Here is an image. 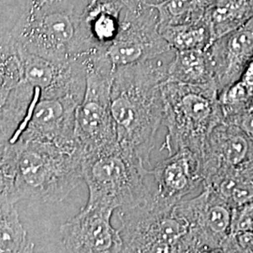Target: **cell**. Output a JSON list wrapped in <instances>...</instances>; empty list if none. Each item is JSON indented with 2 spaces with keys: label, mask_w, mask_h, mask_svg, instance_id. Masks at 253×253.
Instances as JSON below:
<instances>
[{
  "label": "cell",
  "mask_w": 253,
  "mask_h": 253,
  "mask_svg": "<svg viewBox=\"0 0 253 253\" xmlns=\"http://www.w3.org/2000/svg\"><path fill=\"white\" fill-rule=\"evenodd\" d=\"M174 51L115 70L111 112L119 147L150 167V154L163 120L162 84Z\"/></svg>",
  "instance_id": "6da1fadb"
},
{
  "label": "cell",
  "mask_w": 253,
  "mask_h": 253,
  "mask_svg": "<svg viewBox=\"0 0 253 253\" xmlns=\"http://www.w3.org/2000/svg\"><path fill=\"white\" fill-rule=\"evenodd\" d=\"M163 125L167 134L162 150L169 155L181 148L202 153L215 126L224 121L215 84H190L166 80L162 84Z\"/></svg>",
  "instance_id": "7a4b0ae2"
},
{
  "label": "cell",
  "mask_w": 253,
  "mask_h": 253,
  "mask_svg": "<svg viewBox=\"0 0 253 253\" xmlns=\"http://www.w3.org/2000/svg\"><path fill=\"white\" fill-rule=\"evenodd\" d=\"M15 145L18 146L13 193L16 202L58 203L66 199L83 180L81 150L41 141Z\"/></svg>",
  "instance_id": "3957f363"
},
{
  "label": "cell",
  "mask_w": 253,
  "mask_h": 253,
  "mask_svg": "<svg viewBox=\"0 0 253 253\" xmlns=\"http://www.w3.org/2000/svg\"><path fill=\"white\" fill-rule=\"evenodd\" d=\"M119 145L84 154L83 180L88 189L86 205L112 210L137 206L154 194L147 179L152 170Z\"/></svg>",
  "instance_id": "277c9868"
},
{
  "label": "cell",
  "mask_w": 253,
  "mask_h": 253,
  "mask_svg": "<svg viewBox=\"0 0 253 253\" xmlns=\"http://www.w3.org/2000/svg\"><path fill=\"white\" fill-rule=\"evenodd\" d=\"M61 2L40 5L30 0L10 33L22 48L46 59H85L92 53L80 31L82 11Z\"/></svg>",
  "instance_id": "5b68a950"
},
{
  "label": "cell",
  "mask_w": 253,
  "mask_h": 253,
  "mask_svg": "<svg viewBox=\"0 0 253 253\" xmlns=\"http://www.w3.org/2000/svg\"><path fill=\"white\" fill-rule=\"evenodd\" d=\"M122 253H189L190 225L155 192L145 202L118 209Z\"/></svg>",
  "instance_id": "8992f818"
},
{
  "label": "cell",
  "mask_w": 253,
  "mask_h": 253,
  "mask_svg": "<svg viewBox=\"0 0 253 253\" xmlns=\"http://www.w3.org/2000/svg\"><path fill=\"white\" fill-rule=\"evenodd\" d=\"M85 88L75 115V139L84 154L118 145L111 112V90L115 68L106 52L84 59Z\"/></svg>",
  "instance_id": "52a82bcc"
},
{
  "label": "cell",
  "mask_w": 253,
  "mask_h": 253,
  "mask_svg": "<svg viewBox=\"0 0 253 253\" xmlns=\"http://www.w3.org/2000/svg\"><path fill=\"white\" fill-rule=\"evenodd\" d=\"M125 10L118 37L106 50L115 70L173 51L161 33L153 6L142 3L135 9Z\"/></svg>",
  "instance_id": "ba28073f"
},
{
  "label": "cell",
  "mask_w": 253,
  "mask_h": 253,
  "mask_svg": "<svg viewBox=\"0 0 253 253\" xmlns=\"http://www.w3.org/2000/svg\"><path fill=\"white\" fill-rule=\"evenodd\" d=\"M202 188L196 197L175 204L190 225L189 253H222L232 234L234 208L214 190Z\"/></svg>",
  "instance_id": "9c48e42d"
},
{
  "label": "cell",
  "mask_w": 253,
  "mask_h": 253,
  "mask_svg": "<svg viewBox=\"0 0 253 253\" xmlns=\"http://www.w3.org/2000/svg\"><path fill=\"white\" fill-rule=\"evenodd\" d=\"M33 90V100L11 144L41 141L82 151L75 139V115L82 100L72 96L42 99L39 89Z\"/></svg>",
  "instance_id": "30bf717a"
},
{
  "label": "cell",
  "mask_w": 253,
  "mask_h": 253,
  "mask_svg": "<svg viewBox=\"0 0 253 253\" xmlns=\"http://www.w3.org/2000/svg\"><path fill=\"white\" fill-rule=\"evenodd\" d=\"M253 169V140L232 123L222 121L208 136L201 153L202 187L228 174Z\"/></svg>",
  "instance_id": "8fae6325"
},
{
  "label": "cell",
  "mask_w": 253,
  "mask_h": 253,
  "mask_svg": "<svg viewBox=\"0 0 253 253\" xmlns=\"http://www.w3.org/2000/svg\"><path fill=\"white\" fill-rule=\"evenodd\" d=\"M24 81L40 90L41 98L72 96L82 100L85 88L84 59L53 61L31 54L19 45Z\"/></svg>",
  "instance_id": "7c38bea8"
},
{
  "label": "cell",
  "mask_w": 253,
  "mask_h": 253,
  "mask_svg": "<svg viewBox=\"0 0 253 253\" xmlns=\"http://www.w3.org/2000/svg\"><path fill=\"white\" fill-rule=\"evenodd\" d=\"M114 210L87 206L63 223L59 233L68 253H116L123 252L119 229L111 224Z\"/></svg>",
  "instance_id": "4fadbf2b"
},
{
  "label": "cell",
  "mask_w": 253,
  "mask_h": 253,
  "mask_svg": "<svg viewBox=\"0 0 253 253\" xmlns=\"http://www.w3.org/2000/svg\"><path fill=\"white\" fill-rule=\"evenodd\" d=\"M218 96L237 81L253 58V18L208 49Z\"/></svg>",
  "instance_id": "5bb4252c"
},
{
  "label": "cell",
  "mask_w": 253,
  "mask_h": 253,
  "mask_svg": "<svg viewBox=\"0 0 253 253\" xmlns=\"http://www.w3.org/2000/svg\"><path fill=\"white\" fill-rule=\"evenodd\" d=\"M152 176L157 186L155 193L176 204L202 187L201 156L188 148L178 149L152 169Z\"/></svg>",
  "instance_id": "9a60e30c"
},
{
  "label": "cell",
  "mask_w": 253,
  "mask_h": 253,
  "mask_svg": "<svg viewBox=\"0 0 253 253\" xmlns=\"http://www.w3.org/2000/svg\"><path fill=\"white\" fill-rule=\"evenodd\" d=\"M127 0H89L82 10V33L92 47L106 52L117 39L121 27V12Z\"/></svg>",
  "instance_id": "2e32d148"
},
{
  "label": "cell",
  "mask_w": 253,
  "mask_h": 253,
  "mask_svg": "<svg viewBox=\"0 0 253 253\" xmlns=\"http://www.w3.org/2000/svg\"><path fill=\"white\" fill-rule=\"evenodd\" d=\"M253 18V0H212L204 16L213 42Z\"/></svg>",
  "instance_id": "e0dca14e"
},
{
  "label": "cell",
  "mask_w": 253,
  "mask_h": 253,
  "mask_svg": "<svg viewBox=\"0 0 253 253\" xmlns=\"http://www.w3.org/2000/svg\"><path fill=\"white\" fill-rule=\"evenodd\" d=\"M168 80L190 84H215L208 50L174 51L168 68Z\"/></svg>",
  "instance_id": "ac0fdd59"
},
{
  "label": "cell",
  "mask_w": 253,
  "mask_h": 253,
  "mask_svg": "<svg viewBox=\"0 0 253 253\" xmlns=\"http://www.w3.org/2000/svg\"><path fill=\"white\" fill-rule=\"evenodd\" d=\"M16 203L9 194H0V253H29L34 248L20 221Z\"/></svg>",
  "instance_id": "d6986e66"
},
{
  "label": "cell",
  "mask_w": 253,
  "mask_h": 253,
  "mask_svg": "<svg viewBox=\"0 0 253 253\" xmlns=\"http://www.w3.org/2000/svg\"><path fill=\"white\" fill-rule=\"evenodd\" d=\"M23 80L18 43L10 32H0V109Z\"/></svg>",
  "instance_id": "ffe728a7"
},
{
  "label": "cell",
  "mask_w": 253,
  "mask_h": 253,
  "mask_svg": "<svg viewBox=\"0 0 253 253\" xmlns=\"http://www.w3.org/2000/svg\"><path fill=\"white\" fill-rule=\"evenodd\" d=\"M212 0H163L151 5L157 10L160 30L164 27L199 22Z\"/></svg>",
  "instance_id": "44dd1931"
},
{
  "label": "cell",
  "mask_w": 253,
  "mask_h": 253,
  "mask_svg": "<svg viewBox=\"0 0 253 253\" xmlns=\"http://www.w3.org/2000/svg\"><path fill=\"white\" fill-rule=\"evenodd\" d=\"M161 33L173 51L208 50L213 39L204 18L199 22L164 27Z\"/></svg>",
  "instance_id": "7402d4cb"
},
{
  "label": "cell",
  "mask_w": 253,
  "mask_h": 253,
  "mask_svg": "<svg viewBox=\"0 0 253 253\" xmlns=\"http://www.w3.org/2000/svg\"><path fill=\"white\" fill-rule=\"evenodd\" d=\"M17 163V145H13L9 141L0 140V194H9L13 199Z\"/></svg>",
  "instance_id": "603a6c76"
},
{
  "label": "cell",
  "mask_w": 253,
  "mask_h": 253,
  "mask_svg": "<svg viewBox=\"0 0 253 253\" xmlns=\"http://www.w3.org/2000/svg\"><path fill=\"white\" fill-rule=\"evenodd\" d=\"M222 253H253V232L233 233L223 245Z\"/></svg>",
  "instance_id": "cb8c5ba5"
},
{
  "label": "cell",
  "mask_w": 253,
  "mask_h": 253,
  "mask_svg": "<svg viewBox=\"0 0 253 253\" xmlns=\"http://www.w3.org/2000/svg\"><path fill=\"white\" fill-rule=\"evenodd\" d=\"M240 231L253 232V202L234 209L232 234Z\"/></svg>",
  "instance_id": "d4e9b609"
},
{
  "label": "cell",
  "mask_w": 253,
  "mask_h": 253,
  "mask_svg": "<svg viewBox=\"0 0 253 253\" xmlns=\"http://www.w3.org/2000/svg\"><path fill=\"white\" fill-rule=\"evenodd\" d=\"M225 121L240 127L253 140V100L241 113Z\"/></svg>",
  "instance_id": "484cf974"
},
{
  "label": "cell",
  "mask_w": 253,
  "mask_h": 253,
  "mask_svg": "<svg viewBox=\"0 0 253 253\" xmlns=\"http://www.w3.org/2000/svg\"><path fill=\"white\" fill-rule=\"evenodd\" d=\"M143 2H145L146 4H149V5H154V4H157L163 0H142Z\"/></svg>",
  "instance_id": "4316f807"
}]
</instances>
